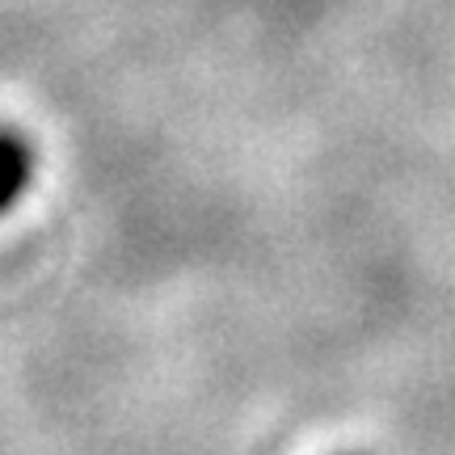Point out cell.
I'll list each match as a JSON object with an SVG mask.
<instances>
[{
  "label": "cell",
  "instance_id": "obj_1",
  "mask_svg": "<svg viewBox=\"0 0 455 455\" xmlns=\"http://www.w3.org/2000/svg\"><path fill=\"white\" fill-rule=\"evenodd\" d=\"M30 173H34V152H30V144H26L17 131H4V127H0V215H4L17 203V198L26 195Z\"/></svg>",
  "mask_w": 455,
  "mask_h": 455
}]
</instances>
